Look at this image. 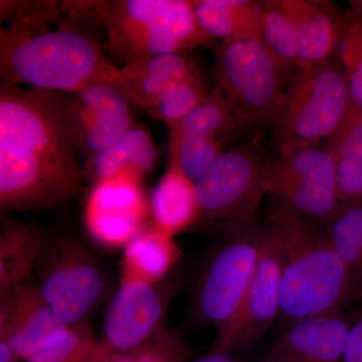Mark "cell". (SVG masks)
<instances>
[{"label": "cell", "instance_id": "cell-11", "mask_svg": "<svg viewBox=\"0 0 362 362\" xmlns=\"http://www.w3.org/2000/svg\"><path fill=\"white\" fill-rule=\"evenodd\" d=\"M177 286L173 274L157 284L121 280L105 314L100 340L105 354L132 351L165 327L166 313Z\"/></svg>", "mask_w": 362, "mask_h": 362}, {"label": "cell", "instance_id": "cell-6", "mask_svg": "<svg viewBox=\"0 0 362 362\" xmlns=\"http://www.w3.org/2000/svg\"><path fill=\"white\" fill-rule=\"evenodd\" d=\"M268 161L251 145L225 150L194 181L199 202L195 226L223 235L256 221L267 194Z\"/></svg>", "mask_w": 362, "mask_h": 362}, {"label": "cell", "instance_id": "cell-1", "mask_svg": "<svg viewBox=\"0 0 362 362\" xmlns=\"http://www.w3.org/2000/svg\"><path fill=\"white\" fill-rule=\"evenodd\" d=\"M70 96L0 86V209L45 211L73 201L85 181Z\"/></svg>", "mask_w": 362, "mask_h": 362}, {"label": "cell", "instance_id": "cell-12", "mask_svg": "<svg viewBox=\"0 0 362 362\" xmlns=\"http://www.w3.org/2000/svg\"><path fill=\"white\" fill-rule=\"evenodd\" d=\"M283 256L275 233L263 226L256 271L232 323L216 334L211 349L249 352L280 316Z\"/></svg>", "mask_w": 362, "mask_h": 362}, {"label": "cell", "instance_id": "cell-24", "mask_svg": "<svg viewBox=\"0 0 362 362\" xmlns=\"http://www.w3.org/2000/svg\"><path fill=\"white\" fill-rule=\"evenodd\" d=\"M337 171L340 202L361 201L362 194V110L356 104L327 140Z\"/></svg>", "mask_w": 362, "mask_h": 362}, {"label": "cell", "instance_id": "cell-33", "mask_svg": "<svg viewBox=\"0 0 362 362\" xmlns=\"http://www.w3.org/2000/svg\"><path fill=\"white\" fill-rule=\"evenodd\" d=\"M18 357L14 354L13 347L6 341L0 340V362H16Z\"/></svg>", "mask_w": 362, "mask_h": 362}, {"label": "cell", "instance_id": "cell-31", "mask_svg": "<svg viewBox=\"0 0 362 362\" xmlns=\"http://www.w3.org/2000/svg\"><path fill=\"white\" fill-rule=\"evenodd\" d=\"M341 362H362V310L350 322Z\"/></svg>", "mask_w": 362, "mask_h": 362}, {"label": "cell", "instance_id": "cell-17", "mask_svg": "<svg viewBox=\"0 0 362 362\" xmlns=\"http://www.w3.org/2000/svg\"><path fill=\"white\" fill-rule=\"evenodd\" d=\"M350 322L341 310L296 321L259 362H341Z\"/></svg>", "mask_w": 362, "mask_h": 362}, {"label": "cell", "instance_id": "cell-16", "mask_svg": "<svg viewBox=\"0 0 362 362\" xmlns=\"http://www.w3.org/2000/svg\"><path fill=\"white\" fill-rule=\"evenodd\" d=\"M69 327L45 301L35 282L28 281L0 293V340H6L18 359L28 361L64 341Z\"/></svg>", "mask_w": 362, "mask_h": 362}, {"label": "cell", "instance_id": "cell-30", "mask_svg": "<svg viewBox=\"0 0 362 362\" xmlns=\"http://www.w3.org/2000/svg\"><path fill=\"white\" fill-rule=\"evenodd\" d=\"M100 340L87 327H76L64 341L42 350L28 362H90L102 352Z\"/></svg>", "mask_w": 362, "mask_h": 362}, {"label": "cell", "instance_id": "cell-36", "mask_svg": "<svg viewBox=\"0 0 362 362\" xmlns=\"http://www.w3.org/2000/svg\"><path fill=\"white\" fill-rule=\"evenodd\" d=\"M361 201H362V194H361Z\"/></svg>", "mask_w": 362, "mask_h": 362}, {"label": "cell", "instance_id": "cell-19", "mask_svg": "<svg viewBox=\"0 0 362 362\" xmlns=\"http://www.w3.org/2000/svg\"><path fill=\"white\" fill-rule=\"evenodd\" d=\"M298 35L299 71L308 70L332 59L349 23L331 2L283 0Z\"/></svg>", "mask_w": 362, "mask_h": 362}, {"label": "cell", "instance_id": "cell-32", "mask_svg": "<svg viewBox=\"0 0 362 362\" xmlns=\"http://www.w3.org/2000/svg\"><path fill=\"white\" fill-rule=\"evenodd\" d=\"M194 362H240V361L232 352L211 349L209 354Z\"/></svg>", "mask_w": 362, "mask_h": 362}, {"label": "cell", "instance_id": "cell-3", "mask_svg": "<svg viewBox=\"0 0 362 362\" xmlns=\"http://www.w3.org/2000/svg\"><path fill=\"white\" fill-rule=\"evenodd\" d=\"M267 223L283 256L281 310L287 325L340 310L354 298L349 272L323 226L274 202Z\"/></svg>", "mask_w": 362, "mask_h": 362}, {"label": "cell", "instance_id": "cell-23", "mask_svg": "<svg viewBox=\"0 0 362 362\" xmlns=\"http://www.w3.org/2000/svg\"><path fill=\"white\" fill-rule=\"evenodd\" d=\"M263 6L254 0H194L202 30L223 42L259 37Z\"/></svg>", "mask_w": 362, "mask_h": 362}, {"label": "cell", "instance_id": "cell-8", "mask_svg": "<svg viewBox=\"0 0 362 362\" xmlns=\"http://www.w3.org/2000/svg\"><path fill=\"white\" fill-rule=\"evenodd\" d=\"M263 226L258 221L226 233L211 252L197 286L194 313L197 320L216 328V334L239 312L261 250Z\"/></svg>", "mask_w": 362, "mask_h": 362}, {"label": "cell", "instance_id": "cell-5", "mask_svg": "<svg viewBox=\"0 0 362 362\" xmlns=\"http://www.w3.org/2000/svg\"><path fill=\"white\" fill-rule=\"evenodd\" d=\"M292 69L271 54L259 37L226 40L216 52L214 76L238 125L273 126Z\"/></svg>", "mask_w": 362, "mask_h": 362}, {"label": "cell", "instance_id": "cell-10", "mask_svg": "<svg viewBox=\"0 0 362 362\" xmlns=\"http://www.w3.org/2000/svg\"><path fill=\"white\" fill-rule=\"evenodd\" d=\"M45 301L71 328L85 325L106 290L101 266L78 240H44L35 270Z\"/></svg>", "mask_w": 362, "mask_h": 362}, {"label": "cell", "instance_id": "cell-7", "mask_svg": "<svg viewBox=\"0 0 362 362\" xmlns=\"http://www.w3.org/2000/svg\"><path fill=\"white\" fill-rule=\"evenodd\" d=\"M354 104L339 62L299 71L292 78L273 123L274 140L281 147L319 145L334 134Z\"/></svg>", "mask_w": 362, "mask_h": 362}, {"label": "cell", "instance_id": "cell-21", "mask_svg": "<svg viewBox=\"0 0 362 362\" xmlns=\"http://www.w3.org/2000/svg\"><path fill=\"white\" fill-rule=\"evenodd\" d=\"M180 257L175 237L154 225L146 226L124 247L121 280L157 284L173 274Z\"/></svg>", "mask_w": 362, "mask_h": 362}, {"label": "cell", "instance_id": "cell-2", "mask_svg": "<svg viewBox=\"0 0 362 362\" xmlns=\"http://www.w3.org/2000/svg\"><path fill=\"white\" fill-rule=\"evenodd\" d=\"M69 18L52 30L51 21H14L1 26L2 83L68 95L111 83L130 96L120 69L109 62L97 37L80 28L84 21Z\"/></svg>", "mask_w": 362, "mask_h": 362}, {"label": "cell", "instance_id": "cell-20", "mask_svg": "<svg viewBox=\"0 0 362 362\" xmlns=\"http://www.w3.org/2000/svg\"><path fill=\"white\" fill-rule=\"evenodd\" d=\"M158 150L151 133L135 123L111 147L90 157L84 164L85 180L90 183L129 173L143 180L156 168Z\"/></svg>", "mask_w": 362, "mask_h": 362}, {"label": "cell", "instance_id": "cell-35", "mask_svg": "<svg viewBox=\"0 0 362 362\" xmlns=\"http://www.w3.org/2000/svg\"><path fill=\"white\" fill-rule=\"evenodd\" d=\"M106 359L107 354H105L104 350H102L101 354H100L97 357H95V358L92 359L90 362H106Z\"/></svg>", "mask_w": 362, "mask_h": 362}, {"label": "cell", "instance_id": "cell-28", "mask_svg": "<svg viewBox=\"0 0 362 362\" xmlns=\"http://www.w3.org/2000/svg\"><path fill=\"white\" fill-rule=\"evenodd\" d=\"M192 354V347L182 335L165 326L148 342L132 351L107 354L106 362H187Z\"/></svg>", "mask_w": 362, "mask_h": 362}, {"label": "cell", "instance_id": "cell-25", "mask_svg": "<svg viewBox=\"0 0 362 362\" xmlns=\"http://www.w3.org/2000/svg\"><path fill=\"white\" fill-rule=\"evenodd\" d=\"M45 238L37 228L7 223L0 232V293L32 281Z\"/></svg>", "mask_w": 362, "mask_h": 362}, {"label": "cell", "instance_id": "cell-13", "mask_svg": "<svg viewBox=\"0 0 362 362\" xmlns=\"http://www.w3.org/2000/svg\"><path fill=\"white\" fill-rule=\"evenodd\" d=\"M151 214L142 180L122 173L92 185L84 207V223L102 247H125L146 228Z\"/></svg>", "mask_w": 362, "mask_h": 362}, {"label": "cell", "instance_id": "cell-34", "mask_svg": "<svg viewBox=\"0 0 362 362\" xmlns=\"http://www.w3.org/2000/svg\"><path fill=\"white\" fill-rule=\"evenodd\" d=\"M349 16L362 21V0H350Z\"/></svg>", "mask_w": 362, "mask_h": 362}, {"label": "cell", "instance_id": "cell-29", "mask_svg": "<svg viewBox=\"0 0 362 362\" xmlns=\"http://www.w3.org/2000/svg\"><path fill=\"white\" fill-rule=\"evenodd\" d=\"M354 104L362 110V21L349 14V23L337 49Z\"/></svg>", "mask_w": 362, "mask_h": 362}, {"label": "cell", "instance_id": "cell-14", "mask_svg": "<svg viewBox=\"0 0 362 362\" xmlns=\"http://www.w3.org/2000/svg\"><path fill=\"white\" fill-rule=\"evenodd\" d=\"M134 107L127 90L111 83H97L71 95V131L85 161L108 149L134 125Z\"/></svg>", "mask_w": 362, "mask_h": 362}, {"label": "cell", "instance_id": "cell-15", "mask_svg": "<svg viewBox=\"0 0 362 362\" xmlns=\"http://www.w3.org/2000/svg\"><path fill=\"white\" fill-rule=\"evenodd\" d=\"M238 123L218 88L176 127L169 137V165L190 180H199L225 151L226 137Z\"/></svg>", "mask_w": 362, "mask_h": 362}, {"label": "cell", "instance_id": "cell-26", "mask_svg": "<svg viewBox=\"0 0 362 362\" xmlns=\"http://www.w3.org/2000/svg\"><path fill=\"white\" fill-rule=\"evenodd\" d=\"M322 226L344 262L354 298L362 300V201L340 202Z\"/></svg>", "mask_w": 362, "mask_h": 362}, {"label": "cell", "instance_id": "cell-27", "mask_svg": "<svg viewBox=\"0 0 362 362\" xmlns=\"http://www.w3.org/2000/svg\"><path fill=\"white\" fill-rule=\"evenodd\" d=\"M259 39L283 65L297 68L299 45L296 25L283 0L264 1Z\"/></svg>", "mask_w": 362, "mask_h": 362}, {"label": "cell", "instance_id": "cell-4", "mask_svg": "<svg viewBox=\"0 0 362 362\" xmlns=\"http://www.w3.org/2000/svg\"><path fill=\"white\" fill-rule=\"evenodd\" d=\"M94 23L106 33L105 49L125 65L188 52L211 40L197 20L194 0L95 1Z\"/></svg>", "mask_w": 362, "mask_h": 362}, {"label": "cell", "instance_id": "cell-22", "mask_svg": "<svg viewBox=\"0 0 362 362\" xmlns=\"http://www.w3.org/2000/svg\"><path fill=\"white\" fill-rule=\"evenodd\" d=\"M150 211L154 226L173 237L195 226L199 202L194 181L169 165L152 192Z\"/></svg>", "mask_w": 362, "mask_h": 362}, {"label": "cell", "instance_id": "cell-18", "mask_svg": "<svg viewBox=\"0 0 362 362\" xmlns=\"http://www.w3.org/2000/svg\"><path fill=\"white\" fill-rule=\"evenodd\" d=\"M137 108L151 116L187 83L204 77L188 52L159 54L120 68Z\"/></svg>", "mask_w": 362, "mask_h": 362}, {"label": "cell", "instance_id": "cell-9", "mask_svg": "<svg viewBox=\"0 0 362 362\" xmlns=\"http://www.w3.org/2000/svg\"><path fill=\"white\" fill-rule=\"evenodd\" d=\"M266 189L275 204L320 225L340 204L337 165L327 146L278 148L267 165Z\"/></svg>", "mask_w": 362, "mask_h": 362}]
</instances>
